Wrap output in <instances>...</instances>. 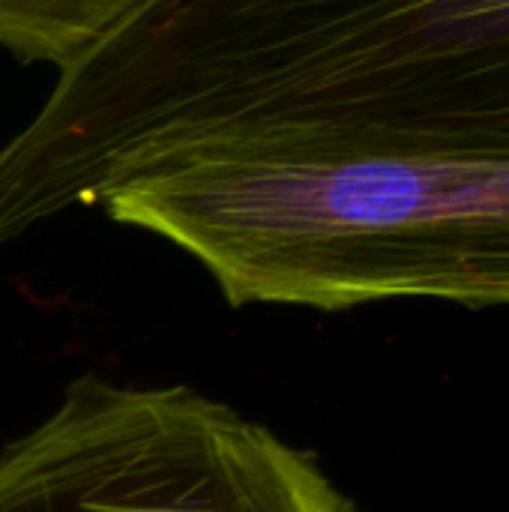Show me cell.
Returning <instances> with one entry per match:
<instances>
[{
    "mask_svg": "<svg viewBox=\"0 0 509 512\" xmlns=\"http://www.w3.org/2000/svg\"><path fill=\"white\" fill-rule=\"evenodd\" d=\"M102 207L198 261L234 309L509 306V156L207 153Z\"/></svg>",
    "mask_w": 509,
    "mask_h": 512,
    "instance_id": "1",
    "label": "cell"
},
{
    "mask_svg": "<svg viewBox=\"0 0 509 512\" xmlns=\"http://www.w3.org/2000/svg\"><path fill=\"white\" fill-rule=\"evenodd\" d=\"M150 0H0V48L60 72L87 57Z\"/></svg>",
    "mask_w": 509,
    "mask_h": 512,
    "instance_id": "4",
    "label": "cell"
},
{
    "mask_svg": "<svg viewBox=\"0 0 509 512\" xmlns=\"http://www.w3.org/2000/svg\"><path fill=\"white\" fill-rule=\"evenodd\" d=\"M0 512H357L321 465L192 387L99 375L0 450Z\"/></svg>",
    "mask_w": 509,
    "mask_h": 512,
    "instance_id": "2",
    "label": "cell"
},
{
    "mask_svg": "<svg viewBox=\"0 0 509 512\" xmlns=\"http://www.w3.org/2000/svg\"><path fill=\"white\" fill-rule=\"evenodd\" d=\"M300 3L309 93L285 153L509 156V0Z\"/></svg>",
    "mask_w": 509,
    "mask_h": 512,
    "instance_id": "3",
    "label": "cell"
}]
</instances>
